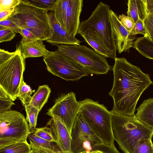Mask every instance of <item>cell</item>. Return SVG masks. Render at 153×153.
<instances>
[{
  "label": "cell",
  "instance_id": "6da1fadb",
  "mask_svg": "<svg viewBox=\"0 0 153 153\" xmlns=\"http://www.w3.org/2000/svg\"><path fill=\"white\" fill-rule=\"evenodd\" d=\"M113 68L114 81L109 94L113 98V113L134 115L137 102L143 92L153 84L148 74L125 58L116 57Z\"/></svg>",
  "mask_w": 153,
  "mask_h": 153
},
{
  "label": "cell",
  "instance_id": "7a4b0ae2",
  "mask_svg": "<svg viewBox=\"0 0 153 153\" xmlns=\"http://www.w3.org/2000/svg\"><path fill=\"white\" fill-rule=\"evenodd\" d=\"M112 128L114 140L124 153H134L140 140L152 138L153 129L133 116L113 113Z\"/></svg>",
  "mask_w": 153,
  "mask_h": 153
},
{
  "label": "cell",
  "instance_id": "3957f363",
  "mask_svg": "<svg viewBox=\"0 0 153 153\" xmlns=\"http://www.w3.org/2000/svg\"><path fill=\"white\" fill-rule=\"evenodd\" d=\"M77 114H79L90 129L102 142L114 143L111 123L113 113L103 104L86 98L79 101Z\"/></svg>",
  "mask_w": 153,
  "mask_h": 153
},
{
  "label": "cell",
  "instance_id": "277c9868",
  "mask_svg": "<svg viewBox=\"0 0 153 153\" xmlns=\"http://www.w3.org/2000/svg\"><path fill=\"white\" fill-rule=\"evenodd\" d=\"M12 21L20 29L27 28L38 39L45 41L50 33L48 11L22 1L14 8Z\"/></svg>",
  "mask_w": 153,
  "mask_h": 153
},
{
  "label": "cell",
  "instance_id": "5b68a950",
  "mask_svg": "<svg viewBox=\"0 0 153 153\" xmlns=\"http://www.w3.org/2000/svg\"><path fill=\"white\" fill-rule=\"evenodd\" d=\"M56 46L57 51L80 65L90 74H106L110 69L105 58L85 45L61 44Z\"/></svg>",
  "mask_w": 153,
  "mask_h": 153
},
{
  "label": "cell",
  "instance_id": "8992f818",
  "mask_svg": "<svg viewBox=\"0 0 153 153\" xmlns=\"http://www.w3.org/2000/svg\"><path fill=\"white\" fill-rule=\"evenodd\" d=\"M30 133L29 124L22 114L13 110L0 113V148L27 141Z\"/></svg>",
  "mask_w": 153,
  "mask_h": 153
},
{
  "label": "cell",
  "instance_id": "52a82bcc",
  "mask_svg": "<svg viewBox=\"0 0 153 153\" xmlns=\"http://www.w3.org/2000/svg\"><path fill=\"white\" fill-rule=\"evenodd\" d=\"M25 60L16 48L14 55L0 65V87L13 101L18 97L20 85L24 81Z\"/></svg>",
  "mask_w": 153,
  "mask_h": 153
},
{
  "label": "cell",
  "instance_id": "ba28073f",
  "mask_svg": "<svg viewBox=\"0 0 153 153\" xmlns=\"http://www.w3.org/2000/svg\"><path fill=\"white\" fill-rule=\"evenodd\" d=\"M110 9L108 5L100 2L89 18L80 23L78 31L90 29L96 31L106 46L116 54L117 49L111 21Z\"/></svg>",
  "mask_w": 153,
  "mask_h": 153
},
{
  "label": "cell",
  "instance_id": "9c48e42d",
  "mask_svg": "<svg viewBox=\"0 0 153 153\" xmlns=\"http://www.w3.org/2000/svg\"><path fill=\"white\" fill-rule=\"evenodd\" d=\"M43 60L48 72L66 81H77L90 74L82 66L57 51H50Z\"/></svg>",
  "mask_w": 153,
  "mask_h": 153
},
{
  "label": "cell",
  "instance_id": "30bf717a",
  "mask_svg": "<svg viewBox=\"0 0 153 153\" xmlns=\"http://www.w3.org/2000/svg\"><path fill=\"white\" fill-rule=\"evenodd\" d=\"M83 6L82 0H57L53 10L59 23L74 37L78 33Z\"/></svg>",
  "mask_w": 153,
  "mask_h": 153
},
{
  "label": "cell",
  "instance_id": "8fae6325",
  "mask_svg": "<svg viewBox=\"0 0 153 153\" xmlns=\"http://www.w3.org/2000/svg\"><path fill=\"white\" fill-rule=\"evenodd\" d=\"M79 105L75 93L71 92L63 94L56 99L54 105L46 114L59 120L66 127L71 136Z\"/></svg>",
  "mask_w": 153,
  "mask_h": 153
},
{
  "label": "cell",
  "instance_id": "7c38bea8",
  "mask_svg": "<svg viewBox=\"0 0 153 153\" xmlns=\"http://www.w3.org/2000/svg\"><path fill=\"white\" fill-rule=\"evenodd\" d=\"M71 138L72 153L91 151L93 145L102 142L78 114L72 127Z\"/></svg>",
  "mask_w": 153,
  "mask_h": 153
},
{
  "label": "cell",
  "instance_id": "4fadbf2b",
  "mask_svg": "<svg viewBox=\"0 0 153 153\" xmlns=\"http://www.w3.org/2000/svg\"><path fill=\"white\" fill-rule=\"evenodd\" d=\"M110 18L113 35L117 51L119 54L123 52H129L133 47L136 35H132L121 24L118 16L110 9Z\"/></svg>",
  "mask_w": 153,
  "mask_h": 153
},
{
  "label": "cell",
  "instance_id": "5bb4252c",
  "mask_svg": "<svg viewBox=\"0 0 153 153\" xmlns=\"http://www.w3.org/2000/svg\"><path fill=\"white\" fill-rule=\"evenodd\" d=\"M50 33L45 40L51 45L61 44L80 45L81 42L69 34L56 18L53 12L48 13Z\"/></svg>",
  "mask_w": 153,
  "mask_h": 153
},
{
  "label": "cell",
  "instance_id": "9a60e30c",
  "mask_svg": "<svg viewBox=\"0 0 153 153\" xmlns=\"http://www.w3.org/2000/svg\"><path fill=\"white\" fill-rule=\"evenodd\" d=\"M46 126L50 128L59 149L64 152H71V136L65 126L54 117L50 119Z\"/></svg>",
  "mask_w": 153,
  "mask_h": 153
},
{
  "label": "cell",
  "instance_id": "2e32d148",
  "mask_svg": "<svg viewBox=\"0 0 153 153\" xmlns=\"http://www.w3.org/2000/svg\"><path fill=\"white\" fill-rule=\"evenodd\" d=\"M78 33L95 51L105 58L114 59L116 57V54L106 46L96 31L87 29L78 31Z\"/></svg>",
  "mask_w": 153,
  "mask_h": 153
},
{
  "label": "cell",
  "instance_id": "e0dca14e",
  "mask_svg": "<svg viewBox=\"0 0 153 153\" xmlns=\"http://www.w3.org/2000/svg\"><path fill=\"white\" fill-rule=\"evenodd\" d=\"M43 41L38 39L25 42L21 40L16 48L20 50L25 59L30 57H44L48 55L50 51L46 48Z\"/></svg>",
  "mask_w": 153,
  "mask_h": 153
},
{
  "label": "cell",
  "instance_id": "ac0fdd59",
  "mask_svg": "<svg viewBox=\"0 0 153 153\" xmlns=\"http://www.w3.org/2000/svg\"><path fill=\"white\" fill-rule=\"evenodd\" d=\"M137 110V118L153 129V98L145 100Z\"/></svg>",
  "mask_w": 153,
  "mask_h": 153
},
{
  "label": "cell",
  "instance_id": "d6986e66",
  "mask_svg": "<svg viewBox=\"0 0 153 153\" xmlns=\"http://www.w3.org/2000/svg\"><path fill=\"white\" fill-rule=\"evenodd\" d=\"M127 6V16L134 23L139 18L144 21L147 15L145 0H129Z\"/></svg>",
  "mask_w": 153,
  "mask_h": 153
},
{
  "label": "cell",
  "instance_id": "ffe728a7",
  "mask_svg": "<svg viewBox=\"0 0 153 153\" xmlns=\"http://www.w3.org/2000/svg\"><path fill=\"white\" fill-rule=\"evenodd\" d=\"M27 138L30 141V145L32 149L41 151L45 153H56L59 150L53 142L42 139L30 133Z\"/></svg>",
  "mask_w": 153,
  "mask_h": 153
},
{
  "label": "cell",
  "instance_id": "44dd1931",
  "mask_svg": "<svg viewBox=\"0 0 153 153\" xmlns=\"http://www.w3.org/2000/svg\"><path fill=\"white\" fill-rule=\"evenodd\" d=\"M51 91L47 85L39 86L32 96L30 104L37 108L40 111L47 102Z\"/></svg>",
  "mask_w": 153,
  "mask_h": 153
},
{
  "label": "cell",
  "instance_id": "7402d4cb",
  "mask_svg": "<svg viewBox=\"0 0 153 153\" xmlns=\"http://www.w3.org/2000/svg\"><path fill=\"white\" fill-rule=\"evenodd\" d=\"M133 47L142 56L153 59V42L146 36L137 38L133 42Z\"/></svg>",
  "mask_w": 153,
  "mask_h": 153
},
{
  "label": "cell",
  "instance_id": "603a6c76",
  "mask_svg": "<svg viewBox=\"0 0 153 153\" xmlns=\"http://www.w3.org/2000/svg\"><path fill=\"white\" fill-rule=\"evenodd\" d=\"M32 148L26 142H18L0 148V153H30Z\"/></svg>",
  "mask_w": 153,
  "mask_h": 153
},
{
  "label": "cell",
  "instance_id": "cb8c5ba5",
  "mask_svg": "<svg viewBox=\"0 0 153 153\" xmlns=\"http://www.w3.org/2000/svg\"><path fill=\"white\" fill-rule=\"evenodd\" d=\"M27 117L26 120L29 123L31 133H33L36 128L37 120L39 112L38 108L29 104L25 107Z\"/></svg>",
  "mask_w": 153,
  "mask_h": 153
},
{
  "label": "cell",
  "instance_id": "d4e9b609",
  "mask_svg": "<svg viewBox=\"0 0 153 153\" xmlns=\"http://www.w3.org/2000/svg\"><path fill=\"white\" fill-rule=\"evenodd\" d=\"M25 3L38 8L46 10L53 11L57 0H22Z\"/></svg>",
  "mask_w": 153,
  "mask_h": 153
},
{
  "label": "cell",
  "instance_id": "484cf974",
  "mask_svg": "<svg viewBox=\"0 0 153 153\" xmlns=\"http://www.w3.org/2000/svg\"><path fill=\"white\" fill-rule=\"evenodd\" d=\"M35 90H32L29 85L23 81L19 88L18 97L23 106L25 107L30 104L32 97L31 95L35 92Z\"/></svg>",
  "mask_w": 153,
  "mask_h": 153
},
{
  "label": "cell",
  "instance_id": "4316f807",
  "mask_svg": "<svg viewBox=\"0 0 153 153\" xmlns=\"http://www.w3.org/2000/svg\"><path fill=\"white\" fill-rule=\"evenodd\" d=\"M152 138H143L139 140L134 148V153H153Z\"/></svg>",
  "mask_w": 153,
  "mask_h": 153
},
{
  "label": "cell",
  "instance_id": "83f0119b",
  "mask_svg": "<svg viewBox=\"0 0 153 153\" xmlns=\"http://www.w3.org/2000/svg\"><path fill=\"white\" fill-rule=\"evenodd\" d=\"M36 136L46 140L55 143V140L50 128L47 126L36 128L33 133Z\"/></svg>",
  "mask_w": 153,
  "mask_h": 153
},
{
  "label": "cell",
  "instance_id": "f1b7e54d",
  "mask_svg": "<svg viewBox=\"0 0 153 153\" xmlns=\"http://www.w3.org/2000/svg\"><path fill=\"white\" fill-rule=\"evenodd\" d=\"M91 148V151L99 150L101 152V153H120L114 143L109 144L101 142L93 145Z\"/></svg>",
  "mask_w": 153,
  "mask_h": 153
},
{
  "label": "cell",
  "instance_id": "f546056e",
  "mask_svg": "<svg viewBox=\"0 0 153 153\" xmlns=\"http://www.w3.org/2000/svg\"><path fill=\"white\" fill-rule=\"evenodd\" d=\"M144 23L146 31L145 36L153 42V15L147 14Z\"/></svg>",
  "mask_w": 153,
  "mask_h": 153
},
{
  "label": "cell",
  "instance_id": "4dcf8cb0",
  "mask_svg": "<svg viewBox=\"0 0 153 153\" xmlns=\"http://www.w3.org/2000/svg\"><path fill=\"white\" fill-rule=\"evenodd\" d=\"M130 32L133 35L140 34L145 36L146 31L144 21L139 18L138 20L134 24Z\"/></svg>",
  "mask_w": 153,
  "mask_h": 153
},
{
  "label": "cell",
  "instance_id": "1f68e13d",
  "mask_svg": "<svg viewBox=\"0 0 153 153\" xmlns=\"http://www.w3.org/2000/svg\"><path fill=\"white\" fill-rule=\"evenodd\" d=\"M22 1V0H0V11L13 9Z\"/></svg>",
  "mask_w": 153,
  "mask_h": 153
},
{
  "label": "cell",
  "instance_id": "d6a6232c",
  "mask_svg": "<svg viewBox=\"0 0 153 153\" xmlns=\"http://www.w3.org/2000/svg\"><path fill=\"white\" fill-rule=\"evenodd\" d=\"M3 29L10 30L19 33L20 31V29L12 21L10 18L0 21V29Z\"/></svg>",
  "mask_w": 153,
  "mask_h": 153
},
{
  "label": "cell",
  "instance_id": "836d02e7",
  "mask_svg": "<svg viewBox=\"0 0 153 153\" xmlns=\"http://www.w3.org/2000/svg\"><path fill=\"white\" fill-rule=\"evenodd\" d=\"M16 33L13 30L6 29H0V43L10 41L15 36Z\"/></svg>",
  "mask_w": 153,
  "mask_h": 153
},
{
  "label": "cell",
  "instance_id": "e575fe53",
  "mask_svg": "<svg viewBox=\"0 0 153 153\" xmlns=\"http://www.w3.org/2000/svg\"><path fill=\"white\" fill-rule=\"evenodd\" d=\"M118 16L123 26L127 30L130 31L134 24L133 20L123 14L120 15Z\"/></svg>",
  "mask_w": 153,
  "mask_h": 153
},
{
  "label": "cell",
  "instance_id": "d590c367",
  "mask_svg": "<svg viewBox=\"0 0 153 153\" xmlns=\"http://www.w3.org/2000/svg\"><path fill=\"white\" fill-rule=\"evenodd\" d=\"M14 105L15 103L10 99H4L0 98V113L9 110Z\"/></svg>",
  "mask_w": 153,
  "mask_h": 153
},
{
  "label": "cell",
  "instance_id": "8d00e7d4",
  "mask_svg": "<svg viewBox=\"0 0 153 153\" xmlns=\"http://www.w3.org/2000/svg\"><path fill=\"white\" fill-rule=\"evenodd\" d=\"M19 33L22 37L21 40L24 42H30L39 39L32 33L25 29H20Z\"/></svg>",
  "mask_w": 153,
  "mask_h": 153
},
{
  "label": "cell",
  "instance_id": "74e56055",
  "mask_svg": "<svg viewBox=\"0 0 153 153\" xmlns=\"http://www.w3.org/2000/svg\"><path fill=\"white\" fill-rule=\"evenodd\" d=\"M15 51L10 52L4 49H0V65L6 62L14 54Z\"/></svg>",
  "mask_w": 153,
  "mask_h": 153
},
{
  "label": "cell",
  "instance_id": "f35d334b",
  "mask_svg": "<svg viewBox=\"0 0 153 153\" xmlns=\"http://www.w3.org/2000/svg\"><path fill=\"white\" fill-rule=\"evenodd\" d=\"M14 10V9L11 10L0 11V21L6 19L10 17Z\"/></svg>",
  "mask_w": 153,
  "mask_h": 153
},
{
  "label": "cell",
  "instance_id": "ab89813d",
  "mask_svg": "<svg viewBox=\"0 0 153 153\" xmlns=\"http://www.w3.org/2000/svg\"><path fill=\"white\" fill-rule=\"evenodd\" d=\"M147 14L153 15V0H145Z\"/></svg>",
  "mask_w": 153,
  "mask_h": 153
},
{
  "label": "cell",
  "instance_id": "60d3db41",
  "mask_svg": "<svg viewBox=\"0 0 153 153\" xmlns=\"http://www.w3.org/2000/svg\"><path fill=\"white\" fill-rule=\"evenodd\" d=\"M0 98L4 99H10L7 94L0 87Z\"/></svg>",
  "mask_w": 153,
  "mask_h": 153
},
{
  "label": "cell",
  "instance_id": "b9f144b4",
  "mask_svg": "<svg viewBox=\"0 0 153 153\" xmlns=\"http://www.w3.org/2000/svg\"><path fill=\"white\" fill-rule=\"evenodd\" d=\"M100 151L99 150H94L90 151L89 150H85L79 153H101Z\"/></svg>",
  "mask_w": 153,
  "mask_h": 153
},
{
  "label": "cell",
  "instance_id": "7bdbcfd3",
  "mask_svg": "<svg viewBox=\"0 0 153 153\" xmlns=\"http://www.w3.org/2000/svg\"><path fill=\"white\" fill-rule=\"evenodd\" d=\"M30 153H45L41 151L34 149H32V150Z\"/></svg>",
  "mask_w": 153,
  "mask_h": 153
},
{
  "label": "cell",
  "instance_id": "ee69618b",
  "mask_svg": "<svg viewBox=\"0 0 153 153\" xmlns=\"http://www.w3.org/2000/svg\"><path fill=\"white\" fill-rule=\"evenodd\" d=\"M56 153H72L71 152H64L60 150L59 149L58 150Z\"/></svg>",
  "mask_w": 153,
  "mask_h": 153
}]
</instances>
